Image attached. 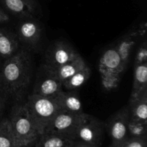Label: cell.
<instances>
[{
    "label": "cell",
    "mask_w": 147,
    "mask_h": 147,
    "mask_svg": "<svg viewBox=\"0 0 147 147\" xmlns=\"http://www.w3.org/2000/svg\"><path fill=\"white\" fill-rule=\"evenodd\" d=\"M33 76V62L30 52L21 47L11 57L4 60L0 83L15 103L23 102Z\"/></svg>",
    "instance_id": "6da1fadb"
},
{
    "label": "cell",
    "mask_w": 147,
    "mask_h": 147,
    "mask_svg": "<svg viewBox=\"0 0 147 147\" xmlns=\"http://www.w3.org/2000/svg\"><path fill=\"white\" fill-rule=\"evenodd\" d=\"M8 118L17 147H33L40 134L36 129L24 102L15 103Z\"/></svg>",
    "instance_id": "7a4b0ae2"
},
{
    "label": "cell",
    "mask_w": 147,
    "mask_h": 147,
    "mask_svg": "<svg viewBox=\"0 0 147 147\" xmlns=\"http://www.w3.org/2000/svg\"><path fill=\"white\" fill-rule=\"evenodd\" d=\"M24 103L40 135L44 133L47 126L61 110L55 98L45 97L33 93L27 96Z\"/></svg>",
    "instance_id": "3957f363"
},
{
    "label": "cell",
    "mask_w": 147,
    "mask_h": 147,
    "mask_svg": "<svg viewBox=\"0 0 147 147\" xmlns=\"http://www.w3.org/2000/svg\"><path fill=\"white\" fill-rule=\"evenodd\" d=\"M98 70L102 87L106 91H112L119 87L125 70L114 44L109 46L102 53L99 59Z\"/></svg>",
    "instance_id": "277c9868"
},
{
    "label": "cell",
    "mask_w": 147,
    "mask_h": 147,
    "mask_svg": "<svg viewBox=\"0 0 147 147\" xmlns=\"http://www.w3.org/2000/svg\"><path fill=\"white\" fill-rule=\"evenodd\" d=\"M146 23L142 22L136 27L131 28L122 34L114 43L125 71L127 69L136 46L143 39L146 38Z\"/></svg>",
    "instance_id": "5b68a950"
},
{
    "label": "cell",
    "mask_w": 147,
    "mask_h": 147,
    "mask_svg": "<svg viewBox=\"0 0 147 147\" xmlns=\"http://www.w3.org/2000/svg\"><path fill=\"white\" fill-rule=\"evenodd\" d=\"M105 123L92 115L86 113L75 134L74 140L93 146L101 147Z\"/></svg>",
    "instance_id": "8992f818"
},
{
    "label": "cell",
    "mask_w": 147,
    "mask_h": 147,
    "mask_svg": "<svg viewBox=\"0 0 147 147\" xmlns=\"http://www.w3.org/2000/svg\"><path fill=\"white\" fill-rule=\"evenodd\" d=\"M63 90V83L59 80L54 70L45 63L41 65L36 74L32 93L54 98Z\"/></svg>",
    "instance_id": "52a82bcc"
},
{
    "label": "cell",
    "mask_w": 147,
    "mask_h": 147,
    "mask_svg": "<svg viewBox=\"0 0 147 147\" xmlns=\"http://www.w3.org/2000/svg\"><path fill=\"white\" fill-rule=\"evenodd\" d=\"M43 27L37 17L20 19L15 34L21 47L28 51L36 49L40 44Z\"/></svg>",
    "instance_id": "ba28073f"
},
{
    "label": "cell",
    "mask_w": 147,
    "mask_h": 147,
    "mask_svg": "<svg viewBox=\"0 0 147 147\" xmlns=\"http://www.w3.org/2000/svg\"><path fill=\"white\" fill-rule=\"evenodd\" d=\"M85 114L84 112L74 113L60 110L47 126L44 133L60 135L74 140L76 131Z\"/></svg>",
    "instance_id": "9c48e42d"
},
{
    "label": "cell",
    "mask_w": 147,
    "mask_h": 147,
    "mask_svg": "<svg viewBox=\"0 0 147 147\" xmlns=\"http://www.w3.org/2000/svg\"><path fill=\"white\" fill-rule=\"evenodd\" d=\"M129 111L127 105L113 113L105 123V128L109 132L113 147H119L128 139L127 124Z\"/></svg>",
    "instance_id": "30bf717a"
},
{
    "label": "cell",
    "mask_w": 147,
    "mask_h": 147,
    "mask_svg": "<svg viewBox=\"0 0 147 147\" xmlns=\"http://www.w3.org/2000/svg\"><path fill=\"white\" fill-rule=\"evenodd\" d=\"M69 42L63 40L55 41L47 47L45 53V64L53 68H56L70 61L79 55Z\"/></svg>",
    "instance_id": "8fae6325"
},
{
    "label": "cell",
    "mask_w": 147,
    "mask_h": 147,
    "mask_svg": "<svg viewBox=\"0 0 147 147\" xmlns=\"http://www.w3.org/2000/svg\"><path fill=\"white\" fill-rule=\"evenodd\" d=\"M7 13L19 19L37 17L40 7L37 0H0Z\"/></svg>",
    "instance_id": "7c38bea8"
},
{
    "label": "cell",
    "mask_w": 147,
    "mask_h": 147,
    "mask_svg": "<svg viewBox=\"0 0 147 147\" xmlns=\"http://www.w3.org/2000/svg\"><path fill=\"white\" fill-rule=\"evenodd\" d=\"M54 98L61 110L74 113H83L80 95L77 90H63Z\"/></svg>",
    "instance_id": "4fadbf2b"
},
{
    "label": "cell",
    "mask_w": 147,
    "mask_h": 147,
    "mask_svg": "<svg viewBox=\"0 0 147 147\" xmlns=\"http://www.w3.org/2000/svg\"><path fill=\"white\" fill-rule=\"evenodd\" d=\"M21 48L15 32L0 27V58L3 60L11 57Z\"/></svg>",
    "instance_id": "5bb4252c"
},
{
    "label": "cell",
    "mask_w": 147,
    "mask_h": 147,
    "mask_svg": "<svg viewBox=\"0 0 147 147\" xmlns=\"http://www.w3.org/2000/svg\"><path fill=\"white\" fill-rule=\"evenodd\" d=\"M129 118L141 121H147V90L135 98H129L127 105Z\"/></svg>",
    "instance_id": "9a60e30c"
},
{
    "label": "cell",
    "mask_w": 147,
    "mask_h": 147,
    "mask_svg": "<svg viewBox=\"0 0 147 147\" xmlns=\"http://www.w3.org/2000/svg\"><path fill=\"white\" fill-rule=\"evenodd\" d=\"M86 65L87 64L84 59L80 55H79L76 58L65 63L63 65L59 66L56 68H53V67L52 68L54 70L59 80L63 83L73 75L84 68Z\"/></svg>",
    "instance_id": "2e32d148"
},
{
    "label": "cell",
    "mask_w": 147,
    "mask_h": 147,
    "mask_svg": "<svg viewBox=\"0 0 147 147\" xmlns=\"http://www.w3.org/2000/svg\"><path fill=\"white\" fill-rule=\"evenodd\" d=\"M75 140L54 134L44 133L39 137L33 147H72Z\"/></svg>",
    "instance_id": "e0dca14e"
},
{
    "label": "cell",
    "mask_w": 147,
    "mask_h": 147,
    "mask_svg": "<svg viewBox=\"0 0 147 147\" xmlns=\"http://www.w3.org/2000/svg\"><path fill=\"white\" fill-rule=\"evenodd\" d=\"M147 90V63L134 66V80L130 98H135Z\"/></svg>",
    "instance_id": "ac0fdd59"
},
{
    "label": "cell",
    "mask_w": 147,
    "mask_h": 147,
    "mask_svg": "<svg viewBox=\"0 0 147 147\" xmlns=\"http://www.w3.org/2000/svg\"><path fill=\"white\" fill-rule=\"evenodd\" d=\"M91 76V69L87 65L73 75L63 83V88L67 90H77L83 86Z\"/></svg>",
    "instance_id": "d6986e66"
},
{
    "label": "cell",
    "mask_w": 147,
    "mask_h": 147,
    "mask_svg": "<svg viewBox=\"0 0 147 147\" xmlns=\"http://www.w3.org/2000/svg\"><path fill=\"white\" fill-rule=\"evenodd\" d=\"M0 147H17L8 118L0 119Z\"/></svg>",
    "instance_id": "ffe728a7"
},
{
    "label": "cell",
    "mask_w": 147,
    "mask_h": 147,
    "mask_svg": "<svg viewBox=\"0 0 147 147\" xmlns=\"http://www.w3.org/2000/svg\"><path fill=\"white\" fill-rule=\"evenodd\" d=\"M127 133L129 138L147 139V121H141L129 118Z\"/></svg>",
    "instance_id": "44dd1931"
},
{
    "label": "cell",
    "mask_w": 147,
    "mask_h": 147,
    "mask_svg": "<svg viewBox=\"0 0 147 147\" xmlns=\"http://www.w3.org/2000/svg\"><path fill=\"white\" fill-rule=\"evenodd\" d=\"M134 66L139 65L147 63V40L143 39L136 46L134 50Z\"/></svg>",
    "instance_id": "7402d4cb"
},
{
    "label": "cell",
    "mask_w": 147,
    "mask_h": 147,
    "mask_svg": "<svg viewBox=\"0 0 147 147\" xmlns=\"http://www.w3.org/2000/svg\"><path fill=\"white\" fill-rule=\"evenodd\" d=\"M119 147H147V139L128 138Z\"/></svg>",
    "instance_id": "603a6c76"
},
{
    "label": "cell",
    "mask_w": 147,
    "mask_h": 147,
    "mask_svg": "<svg viewBox=\"0 0 147 147\" xmlns=\"http://www.w3.org/2000/svg\"><path fill=\"white\" fill-rule=\"evenodd\" d=\"M9 100V97L5 90L0 83V119L2 118V115L5 110L7 101Z\"/></svg>",
    "instance_id": "cb8c5ba5"
},
{
    "label": "cell",
    "mask_w": 147,
    "mask_h": 147,
    "mask_svg": "<svg viewBox=\"0 0 147 147\" xmlns=\"http://www.w3.org/2000/svg\"><path fill=\"white\" fill-rule=\"evenodd\" d=\"M10 21L9 14L1 7H0V24H5Z\"/></svg>",
    "instance_id": "d4e9b609"
},
{
    "label": "cell",
    "mask_w": 147,
    "mask_h": 147,
    "mask_svg": "<svg viewBox=\"0 0 147 147\" xmlns=\"http://www.w3.org/2000/svg\"><path fill=\"white\" fill-rule=\"evenodd\" d=\"M72 147H99V146H93V145L87 144H84V143H82V142H76V141H75L74 144H73V146Z\"/></svg>",
    "instance_id": "484cf974"
},
{
    "label": "cell",
    "mask_w": 147,
    "mask_h": 147,
    "mask_svg": "<svg viewBox=\"0 0 147 147\" xmlns=\"http://www.w3.org/2000/svg\"><path fill=\"white\" fill-rule=\"evenodd\" d=\"M2 63H1V61H0V78H1V66H2Z\"/></svg>",
    "instance_id": "4316f807"
},
{
    "label": "cell",
    "mask_w": 147,
    "mask_h": 147,
    "mask_svg": "<svg viewBox=\"0 0 147 147\" xmlns=\"http://www.w3.org/2000/svg\"><path fill=\"white\" fill-rule=\"evenodd\" d=\"M109 147H113V146H110Z\"/></svg>",
    "instance_id": "83f0119b"
}]
</instances>
